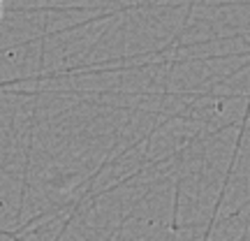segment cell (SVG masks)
<instances>
[{
	"label": "cell",
	"mask_w": 250,
	"mask_h": 241,
	"mask_svg": "<svg viewBox=\"0 0 250 241\" xmlns=\"http://www.w3.org/2000/svg\"><path fill=\"white\" fill-rule=\"evenodd\" d=\"M2 12H5V5L0 2V19H2Z\"/></svg>",
	"instance_id": "obj_1"
}]
</instances>
